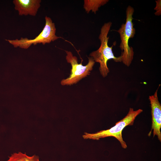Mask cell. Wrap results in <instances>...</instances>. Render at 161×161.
I'll list each match as a JSON object with an SVG mask.
<instances>
[{
  "mask_svg": "<svg viewBox=\"0 0 161 161\" xmlns=\"http://www.w3.org/2000/svg\"><path fill=\"white\" fill-rule=\"evenodd\" d=\"M112 25V23L109 22L105 23L102 26L99 38L100 42V46L97 50L92 52L89 55L95 62L100 64L99 68L100 74L103 78L108 75L110 71L107 63L110 59H113L115 62H121L120 56L116 57L113 52V46L109 47L108 45L109 38L108 35Z\"/></svg>",
  "mask_w": 161,
  "mask_h": 161,
  "instance_id": "6da1fadb",
  "label": "cell"
},
{
  "mask_svg": "<svg viewBox=\"0 0 161 161\" xmlns=\"http://www.w3.org/2000/svg\"><path fill=\"white\" fill-rule=\"evenodd\" d=\"M45 24L41 32L33 39L21 38L20 39H6L14 47H19L24 49L28 48L32 45H35L38 44L45 45L60 38L55 35L56 29L55 23L51 19L46 16L45 18Z\"/></svg>",
  "mask_w": 161,
  "mask_h": 161,
  "instance_id": "277c9868",
  "label": "cell"
},
{
  "mask_svg": "<svg viewBox=\"0 0 161 161\" xmlns=\"http://www.w3.org/2000/svg\"><path fill=\"white\" fill-rule=\"evenodd\" d=\"M134 12V8L128 6L126 11L125 23L122 24L117 31L119 34L121 40L119 47L122 52L120 56L121 62L128 67L131 63L134 53L133 48L130 47L129 44L130 38H134L135 33V29L132 22Z\"/></svg>",
  "mask_w": 161,
  "mask_h": 161,
  "instance_id": "7a4b0ae2",
  "label": "cell"
},
{
  "mask_svg": "<svg viewBox=\"0 0 161 161\" xmlns=\"http://www.w3.org/2000/svg\"><path fill=\"white\" fill-rule=\"evenodd\" d=\"M154 94L149 97L151 108L152 116L151 130L148 135L150 136L152 130H153V136L156 135L159 141H161V105L158 100L157 95L158 89Z\"/></svg>",
  "mask_w": 161,
  "mask_h": 161,
  "instance_id": "8992f818",
  "label": "cell"
},
{
  "mask_svg": "<svg viewBox=\"0 0 161 161\" xmlns=\"http://www.w3.org/2000/svg\"><path fill=\"white\" fill-rule=\"evenodd\" d=\"M41 0H14L15 9L21 16H35L40 7Z\"/></svg>",
  "mask_w": 161,
  "mask_h": 161,
  "instance_id": "52a82bcc",
  "label": "cell"
},
{
  "mask_svg": "<svg viewBox=\"0 0 161 161\" xmlns=\"http://www.w3.org/2000/svg\"><path fill=\"white\" fill-rule=\"evenodd\" d=\"M109 1L108 0H85L83 7L87 13H89L91 10L96 13L99 8L106 4Z\"/></svg>",
  "mask_w": 161,
  "mask_h": 161,
  "instance_id": "ba28073f",
  "label": "cell"
},
{
  "mask_svg": "<svg viewBox=\"0 0 161 161\" xmlns=\"http://www.w3.org/2000/svg\"><path fill=\"white\" fill-rule=\"evenodd\" d=\"M143 112V110L141 109L134 111L133 108H130L126 115L117 122L114 126L109 129L101 130L95 133L85 132L83 135V137L84 139L98 140L101 138L113 137L120 142L123 148H126L127 145L123 138L122 131L126 126L132 125L136 117Z\"/></svg>",
  "mask_w": 161,
  "mask_h": 161,
  "instance_id": "3957f363",
  "label": "cell"
},
{
  "mask_svg": "<svg viewBox=\"0 0 161 161\" xmlns=\"http://www.w3.org/2000/svg\"><path fill=\"white\" fill-rule=\"evenodd\" d=\"M6 161H40L38 156L34 155L30 156L25 153H23L21 152L14 153L9 157Z\"/></svg>",
  "mask_w": 161,
  "mask_h": 161,
  "instance_id": "9c48e42d",
  "label": "cell"
},
{
  "mask_svg": "<svg viewBox=\"0 0 161 161\" xmlns=\"http://www.w3.org/2000/svg\"><path fill=\"white\" fill-rule=\"evenodd\" d=\"M156 6L154 8V10L156 11L155 14L157 16H159L161 15V0L156 1Z\"/></svg>",
  "mask_w": 161,
  "mask_h": 161,
  "instance_id": "30bf717a",
  "label": "cell"
},
{
  "mask_svg": "<svg viewBox=\"0 0 161 161\" xmlns=\"http://www.w3.org/2000/svg\"><path fill=\"white\" fill-rule=\"evenodd\" d=\"M65 52L67 54L66 60L68 63L71 64L72 69L69 77L62 80L61 83L63 86L71 85L76 83L82 78L89 75L95 62L92 57H89L88 64L83 66L82 61L81 63H78L77 57L74 56L71 52L67 51Z\"/></svg>",
  "mask_w": 161,
  "mask_h": 161,
  "instance_id": "5b68a950",
  "label": "cell"
}]
</instances>
